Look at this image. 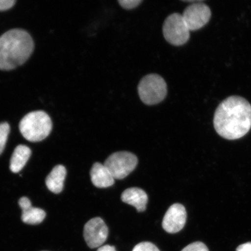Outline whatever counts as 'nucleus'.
Segmentation results:
<instances>
[{"label":"nucleus","mask_w":251,"mask_h":251,"mask_svg":"<svg viewBox=\"0 0 251 251\" xmlns=\"http://www.w3.org/2000/svg\"><path fill=\"white\" fill-rule=\"evenodd\" d=\"M132 251H160L154 244L150 242H142L136 245Z\"/></svg>","instance_id":"dca6fc26"},{"label":"nucleus","mask_w":251,"mask_h":251,"mask_svg":"<svg viewBox=\"0 0 251 251\" xmlns=\"http://www.w3.org/2000/svg\"><path fill=\"white\" fill-rule=\"evenodd\" d=\"M138 164L137 157L127 151L115 152L110 155L104 165L115 179L122 180L132 172Z\"/></svg>","instance_id":"39448f33"},{"label":"nucleus","mask_w":251,"mask_h":251,"mask_svg":"<svg viewBox=\"0 0 251 251\" xmlns=\"http://www.w3.org/2000/svg\"><path fill=\"white\" fill-rule=\"evenodd\" d=\"M83 235L90 249L100 248L107 240L108 228L101 218H94L84 226Z\"/></svg>","instance_id":"6e6552de"},{"label":"nucleus","mask_w":251,"mask_h":251,"mask_svg":"<svg viewBox=\"0 0 251 251\" xmlns=\"http://www.w3.org/2000/svg\"><path fill=\"white\" fill-rule=\"evenodd\" d=\"M181 251H209L205 244L200 241L191 243Z\"/></svg>","instance_id":"f3484780"},{"label":"nucleus","mask_w":251,"mask_h":251,"mask_svg":"<svg viewBox=\"0 0 251 251\" xmlns=\"http://www.w3.org/2000/svg\"><path fill=\"white\" fill-rule=\"evenodd\" d=\"M19 205L23 211L22 221L28 225H38L45 219L46 213L42 209L31 206L30 201L28 198L23 197L19 200Z\"/></svg>","instance_id":"9d476101"},{"label":"nucleus","mask_w":251,"mask_h":251,"mask_svg":"<svg viewBox=\"0 0 251 251\" xmlns=\"http://www.w3.org/2000/svg\"><path fill=\"white\" fill-rule=\"evenodd\" d=\"M138 93L141 101L145 104H158L167 96V84L159 75H147L140 81Z\"/></svg>","instance_id":"20e7f679"},{"label":"nucleus","mask_w":251,"mask_h":251,"mask_svg":"<svg viewBox=\"0 0 251 251\" xmlns=\"http://www.w3.org/2000/svg\"><path fill=\"white\" fill-rule=\"evenodd\" d=\"M190 31L182 15L178 13L169 15L163 25V34L165 39L175 46L186 44L190 39Z\"/></svg>","instance_id":"423d86ee"},{"label":"nucleus","mask_w":251,"mask_h":251,"mask_svg":"<svg viewBox=\"0 0 251 251\" xmlns=\"http://www.w3.org/2000/svg\"><path fill=\"white\" fill-rule=\"evenodd\" d=\"M187 221V212L180 203H175L166 212L162 227L169 233H176L183 228Z\"/></svg>","instance_id":"1a4fd4ad"},{"label":"nucleus","mask_w":251,"mask_h":251,"mask_svg":"<svg viewBox=\"0 0 251 251\" xmlns=\"http://www.w3.org/2000/svg\"><path fill=\"white\" fill-rule=\"evenodd\" d=\"M185 23L190 31L201 29L209 23L211 11L208 5L201 2H195L188 5L182 14Z\"/></svg>","instance_id":"0eeeda50"},{"label":"nucleus","mask_w":251,"mask_h":251,"mask_svg":"<svg viewBox=\"0 0 251 251\" xmlns=\"http://www.w3.org/2000/svg\"><path fill=\"white\" fill-rule=\"evenodd\" d=\"M214 127L220 136L227 140L243 137L251 128V105L243 97L231 96L216 109Z\"/></svg>","instance_id":"f257e3e1"},{"label":"nucleus","mask_w":251,"mask_h":251,"mask_svg":"<svg viewBox=\"0 0 251 251\" xmlns=\"http://www.w3.org/2000/svg\"><path fill=\"white\" fill-rule=\"evenodd\" d=\"M66 176L67 169L64 166H55L46 177V184L48 189L54 194L60 193L64 188Z\"/></svg>","instance_id":"ddd939ff"},{"label":"nucleus","mask_w":251,"mask_h":251,"mask_svg":"<svg viewBox=\"0 0 251 251\" xmlns=\"http://www.w3.org/2000/svg\"><path fill=\"white\" fill-rule=\"evenodd\" d=\"M31 154L29 147L20 145L16 147L11 156L10 161V170L12 172L17 174L20 172L26 164Z\"/></svg>","instance_id":"4468645a"},{"label":"nucleus","mask_w":251,"mask_h":251,"mask_svg":"<svg viewBox=\"0 0 251 251\" xmlns=\"http://www.w3.org/2000/svg\"><path fill=\"white\" fill-rule=\"evenodd\" d=\"M97 251H116L115 248L114 246H109V245H106V246H103L102 247H100L98 250Z\"/></svg>","instance_id":"412c9836"},{"label":"nucleus","mask_w":251,"mask_h":251,"mask_svg":"<svg viewBox=\"0 0 251 251\" xmlns=\"http://www.w3.org/2000/svg\"><path fill=\"white\" fill-rule=\"evenodd\" d=\"M142 2V0H119V1H118L119 5H120L122 8L126 9H131L136 8Z\"/></svg>","instance_id":"a211bd4d"},{"label":"nucleus","mask_w":251,"mask_h":251,"mask_svg":"<svg viewBox=\"0 0 251 251\" xmlns=\"http://www.w3.org/2000/svg\"><path fill=\"white\" fill-rule=\"evenodd\" d=\"M9 133H10V126L7 122H2L0 124V155L5 149Z\"/></svg>","instance_id":"2eb2a0df"},{"label":"nucleus","mask_w":251,"mask_h":251,"mask_svg":"<svg viewBox=\"0 0 251 251\" xmlns=\"http://www.w3.org/2000/svg\"><path fill=\"white\" fill-rule=\"evenodd\" d=\"M15 0H0V11H7L14 7Z\"/></svg>","instance_id":"6ab92c4d"},{"label":"nucleus","mask_w":251,"mask_h":251,"mask_svg":"<svg viewBox=\"0 0 251 251\" xmlns=\"http://www.w3.org/2000/svg\"><path fill=\"white\" fill-rule=\"evenodd\" d=\"M121 200L126 203L133 206L137 212L145 211L148 196L145 191L137 187H131L125 190L122 194Z\"/></svg>","instance_id":"9b49d317"},{"label":"nucleus","mask_w":251,"mask_h":251,"mask_svg":"<svg viewBox=\"0 0 251 251\" xmlns=\"http://www.w3.org/2000/svg\"><path fill=\"white\" fill-rule=\"evenodd\" d=\"M90 176L92 183L97 188H108L113 186L115 183V178L107 168L99 162L93 165L90 171Z\"/></svg>","instance_id":"f8f14e48"},{"label":"nucleus","mask_w":251,"mask_h":251,"mask_svg":"<svg viewBox=\"0 0 251 251\" xmlns=\"http://www.w3.org/2000/svg\"><path fill=\"white\" fill-rule=\"evenodd\" d=\"M236 251H251V242L240 245L237 248Z\"/></svg>","instance_id":"aec40b11"},{"label":"nucleus","mask_w":251,"mask_h":251,"mask_svg":"<svg viewBox=\"0 0 251 251\" xmlns=\"http://www.w3.org/2000/svg\"><path fill=\"white\" fill-rule=\"evenodd\" d=\"M19 127L25 139L30 142H39L49 136L52 124L46 112L36 111L25 115L22 119Z\"/></svg>","instance_id":"7ed1b4c3"},{"label":"nucleus","mask_w":251,"mask_h":251,"mask_svg":"<svg viewBox=\"0 0 251 251\" xmlns=\"http://www.w3.org/2000/svg\"><path fill=\"white\" fill-rule=\"evenodd\" d=\"M32 37L26 30L14 29L0 36V70L11 71L23 65L34 51Z\"/></svg>","instance_id":"f03ea898"}]
</instances>
